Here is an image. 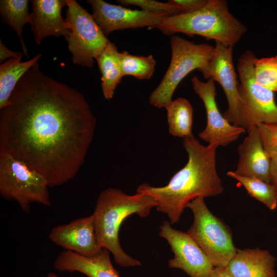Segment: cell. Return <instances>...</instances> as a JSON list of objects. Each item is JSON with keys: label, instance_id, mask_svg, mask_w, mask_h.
<instances>
[{"label": "cell", "instance_id": "cell-3", "mask_svg": "<svg viewBox=\"0 0 277 277\" xmlns=\"http://www.w3.org/2000/svg\"><path fill=\"white\" fill-rule=\"evenodd\" d=\"M157 203L151 196L136 193L128 195L121 189L109 188L98 195L94 212L95 234L100 246L113 255L116 264L121 267L141 266L139 261L128 255L119 241V230L123 221L129 216L136 214L147 217Z\"/></svg>", "mask_w": 277, "mask_h": 277}, {"label": "cell", "instance_id": "cell-28", "mask_svg": "<svg viewBox=\"0 0 277 277\" xmlns=\"http://www.w3.org/2000/svg\"><path fill=\"white\" fill-rule=\"evenodd\" d=\"M179 10L180 14L190 13L203 8L208 0H169Z\"/></svg>", "mask_w": 277, "mask_h": 277}, {"label": "cell", "instance_id": "cell-22", "mask_svg": "<svg viewBox=\"0 0 277 277\" xmlns=\"http://www.w3.org/2000/svg\"><path fill=\"white\" fill-rule=\"evenodd\" d=\"M27 0H1L0 1V14L3 23L10 26L19 37L23 52L29 57L28 50L22 36L24 25L29 23L30 13Z\"/></svg>", "mask_w": 277, "mask_h": 277}, {"label": "cell", "instance_id": "cell-32", "mask_svg": "<svg viewBox=\"0 0 277 277\" xmlns=\"http://www.w3.org/2000/svg\"><path fill=\"white\" fill-rule=\"evenodd\" d=\"M47 277H58L55 273L53 272H49L47 274Z\"/></svg>", "mask_w": 277, "mask_h": 277}, {"label": "cell", "instance_id": "cell-4", "mask_svg": "<svg viewBox=\"0 0 277 277\" xmlns=\"http://www.w3.org/2000/svg\"><path fill=\"white\" fill-rule=\"evenodd\" d=\"M155 28L168 36L177 33L197 35L231 47L247 31L246 26L229 11L225 0H208L195 12L168 16Z\"/></svg>", "mask_w": 277, "mask_h": 277}, {"label": "cell", "instance_id": "cell-24", "mask_svg": "<svg viewBox=\"0 0 277 277\" xmlns=\"http://www.w3.org/2000/svg\"><path fill=\"white\" fill-rule=\"evenodd\" d=\"M120 58L123 77L129 75L138 80H149L155 71L156 62L152 55L138 56L124 51L120 53Z\"/></svg>", "mask_w": 277, "mask_h": 277}, {"label": "cell", "instance_id": "cell-31", "mask_svg": "<svg viewBox=\"0 0 277 277\" xmlns=\"http://www.w3.org/2000/svg\"><path fill=\"white\" fill-rule=\"evenodd\" d=\"M210 277H234L225 267H215Z\"/></svg>", "mask_w": 277, "mask_h": 277}, {"label": "cell", "instance_id": "cell-18", "mask_svg": "<svg viewBox=\"0 0 277 277\" xmlns=\"http://www.w3.org/2000/svg\"><path fill=\"white\" fill-rule=\"evenodd\" d=\"M275 258L260 248L236 249L225 267L234 277H275Z\"/></svg>", "mask_w": 277, "mask_h": 277}, {"label": "cell", "instance_id": "cell-19", "mask_svg": "<svg viewBox=\"0 0 277 277\" xmlns=\"http://www.w3.org/2000/svg\"><path fill=\"white\" fill-rule=\"evenodd\" d=\"M120 53L114 43L109 41L96 58L101 76V87L105 99L112 98L123 77Z\"/></svg>", "mask_w": 277, "mask_h": 277}, {"label": "cell", "instance_id": "cell-6", "mask_svg": "<svg viewBox=\"0 0 277 277\" xmlns=\"http://www.w3.org/2000/svg\"><path fill=\"white\" fill-rule=\"evenodd\" d=\"M256 57L251 50L239 58L237 69L240 82L239 115L240 127L247 131L259 123H277V105L273 92L255 81L254 63Z\"/></svg>", "mask_w": 277, "mask_h": 277}, {"label": "cell", "instance_id": "cell-2", "mask_svg": "<svg viewBox=\"0 0 277 277\" xmlns=\"http://www.w3.org/2000/svg\"><path fill=\"white\" fill-rule=\"evenodd\" d=\"M183 146L188 154V162L168 184L156 187L143 183L136 191L152 196L157 203L156 210L166 214L171 224L180 221L185 208L192 200L215 196L223 191L216 169L218 146H204L193 134L183 138Z\"/></svg>", "mask_w": 277, "mask_h": 277}, {"label": "cell", "instance_id": "cell-14", "mask_svg": "<svg viewBox=\"0 0 277 277\" xmlns=\"http://www.w3.org/2000/svg\"><path fill=\"white\" fill-rule=\"evenodd\" d=\"M56 245L78 254L91 256L102 249L100 246L93 215L78 218L71 222L53 227L49 234Z\"/></svg>", "mask_w": 277, "mask_h": 277}, {"label": "cell", "instance_id": "cell-20", "mask_svg": "<svg viewBox=\"0 0 277 277\" xmlns=\"http://www.w3.org/2000/svg\"><path fill=\"white\" fill-rule=\"evenodd\" d=\"M42 56L38 53L30 60L21 62V58H11L0 65V109L6 106L20 79L36 64Z\"/></svg>", "mask_w": 277, "mask_h": 277}, {"label": "cell", "instance_id": "cell-1", "mask_svg": "<svg viewBox=\"0 0 277 277\" xmlns=\"http://www.w3.org/2000/svg\"><path fill=\"white\" fill-rule=\"evenodd\" d=\"M96 124L84 96L45 75L37 63L0 109V153L42 174L49 187L59 186L84 164Z\"/></svg>", "mask_w": 277, "mask_h": 277}, {"label": "cell", "instance_id": "cell-17", "mask_svg": "<svg viewBox=\"0 0 277 277\" xmlns=\"http://www.w3.org/2000/svg\"><path fill=\"white\" fill-rule=\"evenodd\" d=\"M53 267L59 271H76L88 277H120L105 248L91 256L64 250L55 259Z\"/></svg>", "mask_w": 277, "mask_h": 277}, {"label": "cell", "instance_id": "cell-16", "mask_svg": "<svg viewBox=\"0 0 277 277\" xmlns=\"http://www.w3.org/2000/svg\"><path fill=\"white\" fill-rule=\"evenodd\" d=\"M30 13L31 31L37 45L50 36H64L66 40L70 34L61 15L63 8L67 6L66 0H32Z\"/></svg>", "mask_w": 277, "mask_h": 277}, {"label": "cell", "instance_id": "cell-10", "mask_svg": "<svg viewBox=\"0 0 277 277\" xmlns=\"http://www.w3.org/2000/svg\"><path fill=\"white\" fill-rule=\"evenodd\" d=\"M171 225L165 221L159 232L174 254L168 261V266L180 269L190 277H210L215 267L205 253L187 232L175 229Z\"/></svg>", "mask_w": 277, "mask_h": 277}, {"label": "cell", "instance_id": "cell-21", "mask_svg": "<svg viewBox=\"0 0 277 277\" xmlns=\"http://www.w3.org/2000/svg\"><path fill=\"white\" fill-rule=\"evenodd\" d=\"M166 109L170 134L183 138L192 134L193 109L187 100L177 98Z\"/></svg>", "mask_w": 277, "mask_h": 277}, {"label": "cell", "instance_id": "cell-11", "mask_svg": "<svg viewBox=\"0 0 277 277\" xmlns=\"http://www.w3.org/2000/svg\"><path fill=\"white\" fill-rule=\"evenodd\" d=\"M191 82L194 92L202 99L206 111L207 125L204 130L199 133L201 139L209 144L226 146L246 132L242 127L231 125L220 113L215 101L214 81L212 78L204 82L197 76H193Z\"/></svg>", "mask_w": 277, "mask_h": 277}, {"label": "cell", "instance_id": "cell-26", "mask_svg": "<svg viewBox=\"0 0 277 277\" xmlns=\"http://www.w3.org/2000/svg\"><path fill=\"white\" fill-rule=\"evenodd\" d=\"M124 6H137L142 10L153 13H165L169 15L180 14L178 8L172 3L155 0H117Z\"/></svg>", "mask_w": 277, "mask_h": 277}, {"label": "cell", "instance_id": "cell-5", "mask_svg": "<svg viewBox=\"0 0 277 277\" xmlns=\"http://www.w3.org/2000/svg\"><path fill=\"white\" fill-rule=\"evenodd\" d=\"M171 58L161 82L151 92L149 102L152 106L165 109L172 102L176 87L195 69L204 70L214 53L215 47L206 43L195 44L176 35L170 41Z\"/></svg>", "mask_w": 277, "mask_h": 277}, {"label": "cell", "instance_id": "cell-9", "mask_svg": "<svg viewBox=\"0 0 277 277\" xmlns=\"http://www.w3.org/2000/svg\"><path fill=\"white\" fill-rule=\"evenodd\" d=\"M65 24L70 31L68 48L75 65L92 67L94 60L103 52L109 40L93 16L75 0H66Z\"/></svg>", "mask_w": 277, "mask_h": 277}, {"label": "cell", "instance_id": "cell-8", "mask_svg": "<svg viewBox=\"0 0 277 277\" xmlns=\"http://www.w3.org/2000/svg\"><path fill=\"white\" fill-rule=\"evenodd\" d=\"M187 207L194 216L187 233L205 253L214 267H226L237 249L230 229L211 212L204 197L192 200Z\"/></svg>", "mask_w": 277, "mask_h": 277}, {"label": "cell", "instance_id": "cell-29", "mask_svg": "<svg viewBox=\"0 0 277 277\" xmlns=\"http://www.w3.org/2000/svg\"><path fill=\"white\" fill-rule=\"evenodd\" d=\"M23 56V53L20 52L14 51L10 50L6 47L2 42V40H0V63H3L7 59L11 58H21Z\"/></svg>", "mask_w": 277, "mask_h": 277}, {"label": "cell", "instance_id": "cell-23", "mask_svg": "<svg viewBox=\"0 0 277 277\" xmlns=\"http://www.w3.org/2000/svg\"><path fill=\"white\" fill-rule=\"evenodd\" d=\"M227 174L239 181L252 197L263 203L270 210L277 206V191L274 186L259 179L239 175L229 171Z\"/></svg>", "mask_w": 277, "mask_h": 277}, {"label": "cell", "instance_id": "cell-13", "mask_svg": "<svg viewBox=\"0 0 277 277\" xmlns=\"http://www.w3.org/2000/svg\"><path fill=\"white\" fill-rule=\"evenodd\" d=\"M92 15L106 36L112 32L126 29L155 28L165 13H153L109 4L103 0H88Z\"/></svg>", "mask_w": 277, "mask_h": 277}, {"label": "cell", "instance_id": "cell-30", "mask_svg": "<svg viewBox=\"0 0 277 277\" xmlns=\"http://www.w3.org/2000/svg\"><path fill=\"white\" fill-rule=\"evenodd\" d=\"M270 180L277 191V156L271 158Z\"/></svg>", "mask_w": 277, "mask_h": 277}, {"label": "cell", "instance_id": "cell-12", "mask_svg": "<svg viewBox=\"0 0 277 277\" xmlns=\"http://www.w3.org/2000/svg\"><path fill=\"white\" fill-rule=\"evenodd\" d=\"M214 53L206 68L201 72L207 79L212 78L222 86L228 108L223 115L230 124L240 126L239 105V83L233 63V47L215 43Z\"/></svg>", "mask_w": 277, "mask_h": 277}, {"label": "cell", "instance_id": "cell-27", "mask_svg": "<svg viewBox=\"0 0 277 277\" xmlns=\"http://www.w3.org/2000/svg\"><path fill=\"white\" fill-rule=\"evenodd\" d=\"M256 126L267 154L270 158L277 156V123H259Z\"/></svg>", "mask_w": 277, "mask_h": 277}, {"label": "cell", "instance_id": "cell-15", "mask_svg": "<svg viewBox=\"0 0 277 277\" xmlns=\"http://www.w3.org/2000/svg\"><path fill=\"white\" fill-rule=\"evenodd\" d=\"M247 131V136L237 149L239 159L234 172L271 183V158L265 151L257 126L251 127Z\"/></svg>", "mask_w": 277, "mask_h": 277}, {"label": "cell", "instance_id": "cell-25", "mask_svg": "<svg viewBox=\"0 0 277 277\" xmlns=\"http://www.w3.org/2000/svg\"><path fill=\"white\" fill-rule=\"evenodd\" d=\"M254 72L258 84L273 92L277 91V56L256 58Z\"/></svg>", "mask_w": 277, "mask_h": 277}, {"label": "cell", "instance_id": "cell-7", "mask_svg": "<svg viewBox=\"0 0 277 277\" xmlns=\"http://www.w3.org/2000/svg\"><path fill=\"white\" fill-rule=\"evenodd\" d=\"M49 184L45 177L12 155L0 153V193L16 201L26 213L33 203L50 206Z\"/></svg>", "mask_w": 277, "mask_h": 277}]
</instances>
